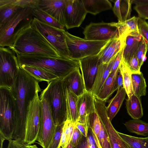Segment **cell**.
I'll use <instances>...</instances> for the list:
<instances>
[{"instance_id":"cell-17","label":"cell","mask_w":148,"mask_h":148,"mask_svg":"<svg viewBox=\"0 0 148 148\" xmlns=\"http://www.w3.org/2000/svg\"><path fill=\"white\" fill-rule=\"evenodd\" d=\"M66 0H40L38 7L50 15L64 27Z\"/></svg>"},{"instance_id":"cell-52","label":"cell","mask_w":148,"mask_h":148,"mask_svg":"<svg viewBox=\"0 0 148 148\" xmlns=\"http://www.w3.org/2000/svg\"><path fill=\"white\" fill-rule=\"evenodd\" d=\"M0 148H3V142L5 140V139L2 137L0 136Z\"/></svg>"},{"instance_id":"cell-15","label":"cell","mask_w":148,"mask_h":148,"mask_svg":"<svg viewBox=\"0 0 148 148\" xmlns=\"http://www.w3.org/2000/svg\"><path fill=\"white\" fill-rule=\"evenodd\" d=\"M86 91L90 92L94 84L99 66L101 63L98 55L78 60Z\"/></svg>"},{"instance_id":"cell-4","label":"cell","mask_w":148,"mask_h":148,"mask_svg":"<svg viewBox=\"0 0 148 148\" xmlns=\"http://www.w3.org/2000/svg\"><path fill=\"white\" fill-rule=\"evenodd\" d=\"M66 89L63 78H58L48 83L40 95L47 101L56 126L64 124L67 120Z\"/></svg>"},{"instance_id":"cell-39","label":"cell","mask_w":148,"mask_h":148,"mask_svg":"<svg viewBox=\"0 0 148 148\" xmlns=\"http://www.w3.org/2000/svg\"><path fill=\"white\" fill-rule=\"evenodd\" d=\"M5 3L14 4L21 7H30L35 8L38 7L40 0H0Z\"/></svg>"},{"instance_id":"cell-53","label":"cell","mask_w":148,"mask_h":148,"mask_svg":"<svg viewBox=\"0 0 148 148\" xmlns=\"http://www.w3.org/2000/svg\"><path fill=\"white\" fill-rule=\"evenodd\" d=\"M66 148H74V147L70 142Z\"/></svg>"},{"instance_id":"cell-13","label":"cell","mask_w":148,"mask_h":148,"mask_svg":"<svg viewBox=\"0 0 148 148\" xmlns=\"http://www.w3.org/2000/svg\"><path fill=\"white\" fill-rule=\"evenodd\" d=\"M96 112L109 137L112 148H132L120 136L107 115L105 102L95 98Z\"/></svg>"},{"instance_id":"cell-14","label":"cell","mask_w":148,"mask_h":148,"mask_svg":"<svg viewBox=\"0 0 148 148\" xmlns=\"http://www.w3.org/2000/svg\"><path fill=\"white\" fill-rule=\"evenodd\" d=\"M87 13L82 0H66L65 27L68 29L79 27Z\"/></svg>"},{"instance_id":"cell-24","label":"cell","mask_w":148,"mask_h":148,"mask_svg":"<svg viewBox=\"0 0 148 148\" xmlns=\"http://www.w3.org/2000/svg\"><path fill=\"white\" fill-rule=\"evenodd\" d=\"M139 17L134 16L122 22H112L118 30L119 38L124 41L126 37L130 33L139 32L138 23Z\"/></svg>"},{"instance_id":"cell-7","label":"cell","mask_w":148,"mask_h":148,"mask_svg":"<svg viewBox=\"0 0 148 148\" xmlns=\"http://www.w3.org/2000/svg\"><path fill=\"white\" fill-rule=\"evenodd\" d=\"M67 47L72 60H78L98 55L109 40L95 41L82 38L65 32Z\"/></svg>"},{"instance_id":"cell-33","label":"cell","mask_w":148,"mask_h":148,"mask_svg":"<svg viewBox=\"0 0 148 148\" xmlns=\"http://www.w3.org/2000/svg\"><path fill=\"white\" fill-rule=\"evenodd\" d=\"M21 7L0 1V27L2 26Z\"/></svg>"},{"instance_id":"cell-51","label":"cell","mask_w":148,"mask_h":148,"mask_svg":"<svg viewBox=\"0 0 148 148\" xmlns=\"http://www.w3.org/2000/svg\"><path fill=\"white\" fill-rule=\"evenodd\" d=\"M7 148H16L13 140H8V144Z\"/></svg>"},{"instance_id":"cell-27","label":"cell","mask_w":148,"mask_h":148,"mask_svg":"<svg viewBox=\"0 0 148 148\" xmlns=\"http://www.w3.org/2000/svg\"><path fill=\"white\" fill-rule=\"evenodd\" d=\"M65 94L67 120L75 123L78 118L77 101L79 97L66 87Z\"/></svg>"},{"instance_id":"cell-25","label":"cell","mask_w":148,"mask_h":148,"mask_svg":"<svg viewBox=\"0 0 148 148\" xmlns=\"http://www.w3.org/2000/svg\"><path fill=\"white\" fill-rule=\"evenodd\" d=\"M114 3L112 10L118 22H123L131 18L132 0H117Z\"/></svg>"},{"instance_id":"cell-31","label":"cell","mask_w":148,"mask_h":148,"mask_svg":"<svg viewBox=\"0 0 148 148\" xmlns=\"http://www.w3.org/2000/svg\"><path fill=\"white\" fill-rule=\"evenodd\" d=\"M131 77L133 92L139 97L145 96L147 85L142 72L132 73Z\"/></svg>"},{"instance_id":"cell-3","label":"cell","mask_w":148,"mask_h":148,"mask_svg":"<svg viewBox=\"0 0 148 148\" xmlns=\"http://www.w3.org/2000/svg\"><path fill=\"white\" fill-rule=\"evenodd\" d=\"M19 64L40 67L64 78L79 67L78 60L54 58L40 54H16Z\"/></svg>"},{"instance_id":"cell-11","label":"cell","mask_w":148,"mask_h":148,"mask_svg":"<svg viewBox=\"0 0 148 148\" xmlns=\"http://www.w3.org/2000/svg\"><path fill=\"white\" fill-rule=\"evenodd\" d=\"M42 115L39 132L36 141L42 148H48L55 132L54 124L49 105L44 98L40 97Z\"/></svg>"},{"instance_id":"cell-40","label":"cell","mask_w":148,"mask_h":148,"mask_svg":"<svg viewBox=\"0 0 148 148\" xmlns=\"http://www.w3.org/2000/svg\"><path fill=\"white\" fill-rule=\"evenodd\" d=\"M98 137L101 148H112L108 135L102 123Z\"/></svg>"},{"instance_id":"cell-42","label":"cell","mask_w":148,"mask_h":148,"mask_svg":"<svg viewBox=\"0 0 148 148\" xmlns=\"http://www.w3.org/2000/svg\"><path fill=\"white\" fill-rule=\"evenodd\" d=\"M74 127V123L68 120H67L64 123L63 127L64 129L66 136L67 146L71 142Z\"/></svg>"},{"instance_id":"cell-36","label":"cell","mask_w":148,"mask_h":148,"mask_svg":"<svg viewBox=\"0 0 148 148\" xmlns=\"http://www.w3.org/2000/svg\"><path fill=\"white\" fill-rule=\"evenodd\" d=\"M118 133L122 138L133 148H148V137L140 138Z\"/></svg>"},{"instance_id":"cell-54","label":"cell","mask_w":148,"mask_h":148,"mask_svg":"<svg viewBox=\"0 0 148 148\" xmlns=\"http://www.w3.org/2000/svg\"><path fill=\"white\" fill-rule=\"evenodd\" d=\"M132 148H133L132 147Z\"/></svg>"},{"instance_id":"cell-23","label":"cell","mask_w":148,"mask_h":148,"mask_svg":"<svg viewBox=\"0 0 148 148\" xmlns=\"http://www.w3.org/2000/svg\"><path fill=\"white\" fill-rule=\"evenodd\" d=\"M19 66L38 82L45 81L48 83L59 78L53 73L40 67L25 64H19Z\"/></svg>"},{"instance_id":"cell-19","label":"cell","mask_w":148,"mask_h":148,"mask_svg":"<svg viewBox=\"0 0 148 148\" xmlns=\"http://www.w3.org/2000/svg\"><path fill=\"white\" fill-rule=\"evenodd\" d=\"M142 38V36L140 33L136 32L130 33L126 38L122 58L127 65L136 53Z\"/></svg>"},{"instance_id":"cell-26","label":"cell","mask_w":148,"mask_h":148,"mask_svg":"<svg viewBox=\"0 0 148 148\" xmlns=\"http://www.w3.org/2000/svg\"><path fill=\"white\" fill-rule=\"evenodd\" d=\"M126 94L125 91L123 87L117 90L114 96L109 101L108 105L106 108V111L110 121L119 110L125 98Z\"/></svg>"},{"instance_id":"cell-21","label":"cell","mask_w":148,"mask_h":148,"mask_svg":"<svg viewBox=\"0 0 148 148\" xmlns=\"http://www.w3.org/2000/svg\"><path fill=\"white\" fill-rule=\"evenodd\" d=\"M114 57L108 63H102L100 64L94 84L90 91L95 96L98 94L110 74Z\"/></svg>"},{"instance_id":"cell-41","label":"cell","mask_w":148,"mask_h":148,"mask_svg":"<svg viewBox=\"0 0 148 148\" xmlns=\"http://www.w3.org/2000/svg\"><path fill=\"white\" fill-rule=\"evenodd\" d=\"M64 125L56 126L54 134L48 148H59Z\"/></svg>"},{"instance_id":"cell-29","label":"cell","mask_w":148,"mask_h":148,"mask_svg":"<svg viewBox=\"0 0 148 148\" xmlns=\"http://www.w3.org/2000/svg\"><path fill=\"white\" fill-rule=\"evenodd\" d=\"M82 0L87 12L95 15L112 8L111 3L108 0Z\"/></svg>"},{"instance_id":"cell-10","label":"cell","mask_w":148,"mask_h":148,"mask_svg":"<svg viewBox=\"0 0 148 148\" xmlns=\"http://www.w3.org/2000/svg\"><path fill=\"white\" fill-rule=\"evenodd\" d=\"M38 93L30 102L27 109L24 144L25 145L34 144L38 137L42 115L41 101Z\"/></svg>"},{"instance_id":"cell-35","label":"cell","mask_w":148,"mask_h":148,"mask_svg":"<svg viewBox=\"0 0 148 148\" xmlns=\"http://www.w3.org/2000/svg\"><path fill=\"white\" fill-rule=\"evenodd\" d=\"M88 119L89 127L91 130L97 147L101 148L99 143L98 137L101 123L96 110L89 114Z\"/></svg>"},{"instance_id":"cell-49","label":"cell","mask_w":148,"mask_h":148,"mask_svg":"<svg viewBox=\"0 0 148 148\" xmlns=\"http://www.w3.org/2000/svg\"><path fill=\"white\" fill-rule=\"evenodd\" d=\"M74 148H90L87 137L83 136L80 142Z\"/></svg>"},{"instance_id":"cell-43","label":"cell","mask_w":148,"mask_h":148,"mask_svg":"<svg viewBox=\"0 0 148 148\" xmlns=\"http://www.w3.org/2000/svg\"><path fill=\"white\" fill-rule=\"evenodd\" d=\"M138 25L140 33L146 41L148 48V23L145 20L139 18Z\"/></svg>"},{"instance_id":"cell-37","label":"cell","mask_w":148,"mask_h":148,"mask_svg":"<svg viewBox=\"0 0 148 148\" xmlns=\"http://www.w3.org/2000/svg\"><path fill=\"white\" fill-rule=\"evenodd\" d=\"M132 3L135 4L134 9L138 17L145 20L148 19V0H132Z\"/></svg>"},{"instance_id":"cell-46","label":"cell","mask_w":148,"mask_h":148,"mask_svg":"<svg viewBox=\"0 0 148 148\" xmlns=\"http://www.w3.org/2000/svg\"><path fill=\"white\" fill-rule=\"evenodd\" d=\"M123 48V47L115 56L110 73L116 70L119 67L122 58Z\"/></svg>"},{"instance_id":"cell-5","label":"cell","mask_w":148,"mask_h":148,"mask_svg":"<svg viewBox=\"0 0 148 148\" xmlns=\"http://www.w3.org/2000/svg\"><path fill=\"white\" fill-rule=\"evenodd\" d=\"M34 8L30 7L20 8L0 27V47H12L19 33L31 25L34 17Z\"/></svg>"},{"instance_id":"cell-16","label":"cell","mask_w":148,"mask_h":148,"mask_svg":"<svg viewBox=\"0 0 148 148\" xmlns=\"http://www.w3.org/2000/svg\"><path fill=\"white\" fill-rule=\"evenodd\" d=\"M95 97L91 92L86 91L78 97L77 101L78 118L76 122L85 124L88 129L89 116L96 110Z\"/></svg>"},{"instance_id":"cell-1","label":"cell","mask_w":148,"mask_h":148,"mask_svg":"<svg viewBox=\"0 0 148 148\" xmlns=\"http://www.w3.org/2000/svg\"><path fill=\"white\" fill-rule=\"evenodd\" d=\"M38 82L20 68L15 83L11 88L17 110L12 140L23 144L24 143L28 107L36 93L41 91Z\"/></svg>"},{"instance_id":"cell-45","label":"cell","mask_w":148,"mask_h":148,"mask_svg":"<svg viewBox=\"0 0 148 148\" xmlns=\"http://www.w3.org/2000/svg\"><path fill=\"white\" fill-rule=\"evenodd\" d=\"M83 136L81 132L75 126L73 132L70 142L73 147L76 146L79 143Z\"/></svg>"},{"instance_id":"cell-34","label":"cell","mask_w":148,"mask_h":148,"mask_svg":"<svg viewBox=\"0 0 148 148\" xmlns=\"http://www.w3.org/2000/svg\"><path fill=\"white\" fill-rule=\"evenodd\" d=\"M33 14L34 17L42 23L58 29H64L62 25L38 7L34 8Z\"/></svg>"},{"instance_id":"cell-6","label":"cell","mask_w":148,"mask_h":148,"mask_svg":"<svg viewBox=\"0 0 148 148\" xmlns=\"http://www.w3.org/2000/svg\"><path fill=\"white\" fill-rule=\"evenodd\" d=\"M17 110L11 88L0 87V136L12 140Z\"/></svg>"},{"instance_id":"cell-28","label":"cell","mask_w":148,"mask_h":148,"mask_svg":"<svg viewBox=\"0 0 148 148\" xmlns=\"http://www.w3.org/2000/svg\"><path fill=\"white\" fill-rule=\"evenodd\" d=\"M126 107L128 114L133 119H140L143 116V111L140 97L133 92L131 97L126 99Z\"/></svg>"},{"instance_id":"cell-20","label":"cell","mask_w":148,"mask_h":148,"mask_svg":"<svg viewBox=\"0 0 148 148\" xmlns=\"http://www.w3.org/2000/svg\"><path fill=\"white\" fill-rule=\"evenodd\" d=\"M124 41L119 38L109 40L98 54L101 63H108L123 47Z\"/></svg>"},{"instance_id":"cell-8","label":"cell","mask_w":148,"mask_h":148,"mask_svg":"<svg viewBox=\"0 0 148 148\" xmlns=\"http://www.w3.org/2000/svg\"><path fill=\"white\" fill-rule=\"evenodd\" d=\"M31 26L41 34L62 58L71 59L67 45L65 30L42 23L34 17Z\"/></svg>"},{"instance_id":"cell-2","label":"cell","mask_w":148,"mask_h":148,"mask_svg":"<svg viewBox=\"0 0 148 148\" xmlns=\"http://www.w3.org/2000/svg\"><path fill=\"white\" fill-rule=\"evenodd\" d=\"M10 47L16 54L61 57L46 39L31 25L19 33L13 45Z\"/></svg>"},{"instance_id":"cell-44","label":"cell","mask_w":148,"mask_h":148,"mask_svg":"<svg viewBox=\"0 0 148 148\" xmlns=\"http://www.w3.org/2000/svg\"><path fill=\"white\" fill-rule=\"evenodd\" d=\"M127 66L132 74L139 73L141 72L136 53L133 55Z\"/></svg>"},{"instance_id":"cell-18","label":"cell","mask_w":148,"mask_h":148,"mask_svg":"<svg viewBox=\"0 0 148 148\" xmlns=\"http://www.w3.org/2000/svg\"><path fill=\"white\" fill-rule=\"evenodd\" d=\"M63 80L66 87L78 97L86 91L79 67L64 78Z\"/></svg>"},{"instance_id":"cell-48","label":"cell","mask_w":148,"mask_h":148,"mask_svg":"<svg viewBox=\"0 0 148 148\" xmlns=\"http://www.w3.org/2000/svg\"><path fill=\"white\" fill-rule=\"evenodd\" d=\"M123 87V81L122 74L120 70L116 78L115 89L116 90Z\"/></svg>"},{"instance_id":"cell-32","label":"cell","mask_w":148,"mask_h":148,"mask_svg":"<svg viewBox=\"0 0 148 148\" xmlns=\"http://www.w3.org/2000/svg\"><path fill=\"white\" fill-rule=\"evenodd\" d=\"M119 68L123 77V87L128 97L130 98L133 93L132 73L122 58L119 65Z\"/></svg>"},{"instance_id":"cell-47","label":"cell","mask_w":148,"mask_h":148,"mask_svg":"<svg viewBox=\"0 0 148 148\" xmlns=\"http://www.w3.org/2000/svg\"><path fill=\"white\" fill-rule=\"evenodd\" d=\"M74 124L75 126L79 130L82 135L87 137L88 129L86 126L84 124L77 122L74 123Z\"/></svg>"},{"instance_id":"cell-22","label":"cell","mask_w":148,"mask_h":148,"mask_svg":"<svg viewBox=\"0 0 148 148\" xmlns=\"http://www.w3.org/2000/svg\"><path fill=\"white\" fill-rule=\"evenodd\" d=\"M119 66L116 70L110 73L98 94L95 96L98 99L106 101L116 91L115 86Z\"/></svg>"},{"instance_id":"cell-38","label":"cell","mask_w":148,"mask_h":148,"mask_svg":"<svg viewBox=\"0 0 148 148\" xmlns=\"http://www.w3.org/2000/svg\"><path fill=\"white\" fill-rule=\"evenodd\" d=\"M148 50L147 42L142 37L137 50L136 54L140 68L146 59V54Z\"/></svg>"},{"instance_id":"cell-50","label":"cell","mask_w":148,"mask_h":148,"mask_svg":"<svg viewBox=\"0 0 148 148\" xmlns=\"http://www.w3.org/2000/svg\"><path fill=\"white\" fill-rule=\"evenodd\" d=\"M13 140L16 148H42L38 147L35 144L25 145L16 140Z\"/></svg>"},{"instance_id":"cell-12","label":"cell","mask_w":148,"mask_h":148,"mask_svg":"<svg viewBox=\"0 0 148 148\" xmlns=\"http://www.w3.org/2000/svg\"><path fill=\"white\" fill-rule=\"evenodd\" d=\"M84 39L95 41H106L119 38L117 28L112 22L91 23L86 25L83 32Z\"/></svg>"},{"instance_id":"cell-30","label":"cell","mask_w":148,"mask_h":148,"mask_svg":"<svg viewBox=\"0 0 148 148\" xmlns=\"http://www.w3.org/2000/svg\"><path fill=\"white\" fill-rule=\"evenodd\" d=\"M124 124L130 132L139 135L148 136V123L140 119H130Z\"/></svg>"},{"instance_id":"cell-9","label":"cell","mask_w":148,"mask_h":148,"mask_svg":"<svg viewBox=\"0 0 148 148\" xmlns=\"http://www.w3.org/2000/svg\"><path fill=\"white\" fill-rule=\"evenodd\" d=\"M15 52L10 47H0V87L12 88L20 68Z\"/></svg>"}]
</instances>
